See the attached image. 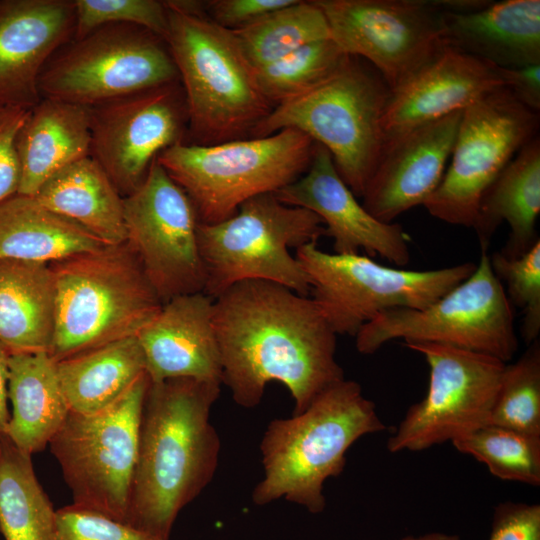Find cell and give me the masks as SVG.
<instances>
[{
    "instance_id": "obj_39",
    "label": "cell",
    "mask_w": 540,
    "mask_h": 540,
    "mask_svg": "<svg viewBox=\"0 0 540 540\" xmlns=\"http://www.w3.org/2000/svg\"><path fill=\"white\" fill-rule=\"evenodd\" d=\"M29 110L0 107V203L18 193L20 164L16 137Z\"/></svg>"
},
{
    "instance_id": "obj_44",
    "label": "cell",
    "mask_w": 540,
    "mask_h": 540,
    "mask_svg": "<svg viewBox=\"0 0 540 540\" xmlns=\"http://www.w3.org/2000/svg\"><path fill=\"white\" fill-rule=\"evenodd\" d=\"M399 540H462L458 535L442 532H430L418 536H405Z\"/></svg>"
},
{
    "instance_id": "obj_42",
    "label": "cell",
    "mask_w": 540,
    "mask_h": 540,
    "mask_svg": "<svg viewBox=\"0 0 540 540\" xmlns=\"http://www.w3.org/2000/svg\"><path fill=\"white\" fill-rule=\"evenodd\" d=\"M504 87L525 107L540 112V64L500 68Z\"/></svg>"
},
{
    "instance_id": "obj_11",
    "label": "cell",
    "mask_w": 540,
    "mask_h": 540,
    "mask_svg": "<svg viewBox=\"0 0 540 540\" xmlns=\"http://www.w3.org/2000/svg\"><path fill=\"white\" fill-rule=\"evenodd\" d=\"M149 383L144 373L108 407L91 414L70 412L51 439L74 506L126 523Z\"/></svg>"
},
{
    "instance_id": "obj_28",
    "label": "cell",
    "mask_w": 540,
    "mask_h": 540,
    "mask_svg": "<svg viewBox=\"0 0 540 540\" xmlns=\"http://www.w3.org/2000/svg\"><path fill=\"white\" fill-rule=\"evenodd\" d=\"M34 197L107 246L126 242L123 197L91 156L60 170Z\"/></svg>"
},
{
    "instance_id": "obj_26",
    "label": "cell",
    "mask_w": 540,
    "mask_h": 540,
    "mask_svg": "<svg viewBox=\"0 0 540 540\" xmlns=\"http://www.w3.org/2000/svg\"><path fill=\"white\" fill-rule=\"evenodd\" d=\"M56 292L50 264L0 259V344L9 352H50Z\"/></svg>"
},
{
    "instance_id": "obj_23",
    "label": "cell",
    "mask_w": 540,
    "mask_h": 540,
    "mask_svg": "<svg viewBox=\"0 0 540 540\" xmlns=\"http://www.w3.org/2000/svg\"><path fill=\"white\" fill-rule=\"evenodd\" d=\"M446 44L500 68L540 64V0L444 11Z\"/></svg>"
},
{
    "instance_id": "obj_35",
    "label": "cell",
    "mask_w": 540,
    "mask_h": 540,
    "mask_svg": "<svg viewBox=\"0 0 540 540\" xmlns=\"http://www.w3.org/2000/svg\"><path fill=\"white\" fill-rule=\"evenodd\" d=\"M540 437V340L505 365L488 423Z\"/></svg>"
},
{
    "instance_id": "obj_24",
    "label": "cell",
    "mask_w": 540,
    "mask_h": 540,
    "mask_svg": "<svg viewBox=\"0 0 540 540\" xmlns=\"http://www.w3.org/2000/svg\"><path fill=\"white\" fill-rule=\"evenodd\" d=\"M16 151L21 172L18 194L34 196L60 170L90 156L89 108L42 98L18 131Z\"/></svg>"
},
{
    "instance_id": "obj_10",
    "label": "cell",
    "mask_w": 540,
    "mask_h": 540,
    "mask_svg": "<svg viewBox=\"0 0 540 540\" xmlns=\"http://www.w3.org/2000/svg\"><path fill=\"white\" fill-rule=\"evenodd\" d=\"M361 354L390 341L430 342L493 356L505 363L518 350L514 309L481 249L474 272L424 309L395 308L365 324L355 336Z\"/></svg>"
},
{
    "instance_id": "obj_21",
    "label": "cell",
    "mask_w": 540,
    "mask_h": 540,
    "mask_svg": "<svg viewBox=\"0 0 540 540\" xmlns=\"http://www.w3.org/2000/svg\"><path fill=\"white\" fill-rule=\"evenodd\" d=\"M501 87L499 67L446 45L391 90L382 118L384 146L418 126L464 110Z\"/></svg>"
},
{
    "instance_id": "obj_22",
    "label": "cell",
    "mask_w": 540,
    "mask_h": 540,
    "mask_svg": "<svg viewBox=\"0 0 540 540\" xmlns=\"http://www.w3.org/2000/svg\"><path fill=\"white\" fill-rule=\"evenodd\" d=\"M213 305L204 292L176 296L139 331L150 382L189 378L222 384Z\"/></svg>"
},
{
    "instance_id": "obj_37",
    "label": "cell",
    "mask_w": 540,
    "mask_h": 540,
    "mask_svg": "<svg viewBox=\"0 0 540 540\" xmlns=\"http://www.w3.org/2000/svg\"><path fill=\"white\" fill-rule=\"evenodd\" d=\"M75 32L80 38L108 24H131L143 27L166 39L169 27L168 12L158 0H74Z\"/></svg>"
},
{
    "instance_id": "obj_40",
    "label": "cell",
    "mask_w": 540,
    "mask_h": 540,
    "mask_svg": "<svg viewBox=\"0 0 540 540\" xmlns=\"http://www.w3.org/2000/svg\"><path fill=\"white\" fill-rule=\"evenodd\" d=\"M489 540H540V505L499 503L494 509Z\"/></svg>"
},
{
    "instance_id": "obj_34",
    "label": "cell",
    "mask_w": 540,
    "mask_h": 540,
    "mask_svg": "<svg viewBox=\"0 0 540 540\" xmlns=\"http://www.w3.org/2000/svg\"><path fill=\"white\" fill-rule=\"evenodd\" d=\"M348 57L332 39L321 40L257 68L256 76L264 96L275 107L328 80Z\"/></svg>"
},
{
    "instance_id": "obj_9",
    "label": "cell",
    "mask_w": 540,
    "mask_h": 540,
    "mask_svg": "<svg viewBox=\"0 0 540 540\" xmlns=\"http://www.w3.org/2000/svg\"><path fill=\"white\" fill-rule=\"evenodd\" d=\"M295 257L308 278L310 298L333 331L353 337L384 311L426 308L476 269L471 262L424 271L393 268L367 255L328 253L317 243L299 247Z\"/></svg>"
},
{
    "instance_id": "obj_7",
    "label": "cell",
    "mask_w": 540,
    "mask_h": 540,
    "mask_svg": "<svg viewBox=\"0 0 540 540\" xmlns=\"http://www.w3.org/2000/svg\"><path fill=\"white\" fill-rule=\"evenodd\" d=\"M315 147L306 134L286 128L212 145L179 143L157 160L188 195L199 223L214 224L247 200L297 180L309 168Z\"/></svg>"
},
{
    "instance_id": "obj_14",
    "label": "cell",
    "mask_w": 540,
    "mask_h": 540,
    "mask_svg": "<svg viewBox=\"0 0 540 540\" xmlns=\"http://www.w3.org/2000/svg\"><path fill=\"white\" fill-rule=\"evenodd\" d=\"M429 366L425 397L413 404L387 449L422 451L487 425L506 363L490 355L430 342H405Z\"/></svg>"
},
{
    "instance_id": "obj_16",
    "label": "cell",
    "mask_w": 540,
    "mask_h": 540,
    "mask_svg": "<svg viewBox=\"0 0 540 540\" xmlns=\"http://www.w3.org/2000/svg\"><path fill=\"white\" fill-rule=\"evenodd\" d=\"M123 211L126 243L161 301L204 292L195 208L157 159L144 182L123 197Z\"/></svg>"
},
{
    "instance_id": "obj_32",
    "label": "cell",
    "mask_w": 540,
    "mask_h": 540,
    "mask_svg": "<svg viewBox=\"0 0 540 540\" xmlns=\"http://www.w3.org/2000/svg\"><path fill=\"white\" fill-rule=\"evenodd\" d=\"M231 31L255 69L306 44L331 39L326 17L314 0H296L247 27Z\"/></svg>"
},
{
    "instance_id": "obj_17",
    "label": "cell",
    "mask_w": 540,
    "mask_h": 540,
    "mask_svg": "<svg viewBox=\"0 0 540 540\" xmlns=\"http://www.w3.org/2000/svg\"><path fill=\"white\" fill-rule=\"evenodd\" d=\"M90 156L125 197L145 180L164 150L185 143L188 115L179 82L89 108Z\"/></svg>"
},
{
    "instance_id": "obj_36",
    "label": "cell",
    "mask_w": 540,
    "mask_h": 540,
    "mask_svg": "<svg viewBox=\"0 0 540 540\" xmlns=\"http://www.w3.org/2000/svg\"><path fill=\"white\" fill-rule=\"evenodd\" d=\"M489 256L492 271L504 287L510 304L522 311L521 335L529 345L539 339L540 334V240L515 258H508L499 251Z\"/></svg>"
},
{
    "instance_id": "obj_38",
    "label": "cell",
    "mask_w": 540,
    "mask_h": 540,
    "mask_svg": "<svg viewBox=\"0 0 540 540\" xmlns=\"http://www.w3.org/2000/svg\"><path fill=\"white\" fill-rule=\"evenodd\" d=\"M55 540H161L129 524L73 504L57 510Z\"/></svg>"
},
{
    "instance_id": "obj_12",
    "label": "cell",
    "mask_w": 540,
    "mask_h": 540,
    "mask_svg": "<svg viewBox=\"0 0 540 540\" xmlns=\"http://www.w3.org/2000/svg\"><path fill=\"white\" fill-rule=\"evenodd\" d=\"M179 82L166 42L131 24H108L72 38L39 77L42 98L85 107Z\"/></svg>"
},
{
    "instance_id": "obj_1",
    "label": "cell",
    "mask_w": 540,
    "mask_h": 540,
    "mask_svg": "<svg viewBox=\"0 0 540 540\" xmlns=\"http://www.w3.org/2000/svg\"><path fill=\"white\" fill-rule=\"evenodd\" d=\"M222 384L234 402L255 408L270 382L284 385L303 412L345 379L337 335L309 296L268 281L236 283L214 299Z\"/></svg>"
},
{
    "instance_id": "obj_20",
    "label": "cell",
    "mask_w": 540,
    "mask_h": 540,
    "mask_svg": "<svg viewBox=\"0 0 540 540\" xmlns=\"http://www.w3.org/2000/svg\"><path fill=\"white\" fill-rule=\"evenodd\" d=\"M462 111L418 126L384 146L362 196L372 216L392 223L424 204L443 178Z\"/></svg>"
},
{
    "instance_id": "obj_15",
    "label": "cell",
    "mask_w": 540,
    "mask_h": 540,
    "mask_svg": "<svg viewBox=\"0 0 540 540\" xmlns=\"http://www.w3.org/2000/svg\"><path fill=\"white\" fill-rule=\"evenodd\" d=\"M331 39L373 66L391 90L436 57L445 41L443 0H314Z\"/></svg>"
},
{
    "instance_id": "obj_29",
    "label": "cell",
    "mask_w": 540,
    "mask_h": 540,
    "mask_svg": "<svg viewBox=\"0 0 540 540\" xmlns=\"http://www.w3.org/2000/svg\"><path fill=\"white\" fill-rule=\"evenodd\" d=\"M105 246L34 196L17 193L0 203V259L51 264Z\"/></svg>"
},
{
    "instance_id": "obj_4",
    "label": "cell",
    "mask_w": 540,
    "mask_h": 540,
    "mask_svg": "<svg viewBox=\"0 0 540 540\" xmlns=\"http://www.w3.org/2000/svg\"><path fill=\"white\" fill-rule=\"evenodd\" d=\"M166 8L165 42L185 96L190 144L251 138L274 106L235 35L206 15Z\"/></svg>"
},
{
    "instance_id": "obj_33",
    "label": "cell",
    "mask_w": 540,
    "mask_h": 540,
    "mask_svg": "<svg viewBox=\"0 0 540 540\" xmlns=\"http://www.w3.org/2000/svg\"><path fill=\"white\" fill-rule=\"evenodd\" d=\"M451 443L501 480L540 486V437L487 424Z\"/></svg>"
},
{
    "instance_id": "obj_27",
    "label": "cell",
    "mask_w": 540,
    "mask_h": 540,
    "mask_svg": "<svg viewBox=\"0 0 540 540\" xmlns=\"http://www.w3.org/2000/svg\"><path fill=\"white\" fill-rule=\"evenodd\" d=\"M12 412L6 437L31 455L45 449L70 413L56 361L47 352L15 353L8 360Z\"/></svg>"
},
{
    "instance_id": "obj_19",
    "label": "cell",
    "mask_w": 540,
    "mask_h": 540,
    "mask_svg": "<svg viewBox=\"0 0 540 540\" xmlns=\"http://www.w3.org/2000/svg\"><path fill=\"white\" fill-rule=\"evenodd\" d=\"M74 32V0H0V107L42 99L40 74Z\"/></svg>"
},
{
    "instance_id": "obj_43",
    "label": "cell",
    "mask_w": 540,
    "mask_h": 540,
    "mask_svg": "<svg viewBox=\"0 0 540 540\" xmlns=\"http://www.w3.org/2000/svg\"><path fill=\"white\" fill-rule=\"evenodd\" d=\"M9 352L0 344V441L6 437L10 420L8 410Z\"/></svg>"
},
{
    "instance_id": "obj_6",
    "label": "cell",
    "mask_w": 540,
    "mask_h": 540,
    "mask_svg": "<svg viewBox=\"0 0 540 540\" xmlns=\"http://www.w3.org/2000/svg\"><path fill=\"white\" fill-rule=\"evenodd\" d=\"M390 95L373 66L349 55L328 80L275 106L252 137L286 128L306 134L328 150L341 179L362 198L383 152L382 118Z\"/></svg>"
},
{
    "instance_id": "obj_41",
    "label": "cell",
    "mask_w": 540,
    "mask_h": 540,
    "mask_svg": "<svg viewBox=\"0 0 540 540\" xmlns=\"http://www.w3.org/2000/svg\"><path fill=\"white\" fill-rule=\"evenodd\" d=\"M296 0H211L205 1L208 18L228 30L251 25L274 10L288 6Z\"/></svg>"
},
{
    "instance_id": "obj_18",
    "label": "cell",
    "mask_w": 540,
    "mask_h": 540,
    "mask_svg": "<svg viewBox=\"0 0 540 540\" xmlns=\"http://www.w3.org/2000/svg\"><path fill=\"white\" fill-rule=\"evenodd\" d=\"M283 203L305 208L323 222L334 253L379 256L398 267L411 259L409 236L398 223L372 216L338 174L328 150L316 143L307 171L276 191Z\"/></svg>"
},
{
    "instance_id": "obj_5",
    "label": "cell",
    "mask_w": 540,
    "mask_h": 540,
    "mask_svg": "<svg viewBox=\"0 0 540 540\" xmlns=\"http://www.w3.org/2000/svg\"><path fill=\"white\" fill-rule=\"evenodd\" d=\"M56 292L50 356L57 362L136 336L163 305L125 242L50 264Z\"/></svg>"
},
{
    "instance_id": "obj_2",
    "label": "cell",
    "mask_w": 540,
    "mask_h": 540,
    "mask_svg": "<svg viewBox=\"0 0 540 540\" xmlns=\"http://www.w3.org/2000/svg\"><path fill=\"white\" fill-rule=\"evenodd\" d=\"M221 384L189 378L149 383L126 523L170 540L180 512L213 480L221 441L210 421Z\"/></svg>"
},
{
    "instance_id": "obj_30",
    "label": "cell",
    "mask_w": 540,
    "mask_h": 540,
    "mask_svg": "<svg viewBox=\"0 0 540 540\" xmlns=\"http://www.w3.org/2000/svg\"><path fill=\"white\" fill-rule=\"evenodd\" d=\"M57 375L70 412H98L122 396L146 373L137 339H119L56 362Z\"/></svg>"
},
{
    "instance_id": "obj_31",
    "label": "cell",
    "mask_w": 540,
    "mask_h": 540,
    "mask_svg": "<svg viewBox=\"0 0 540 540\" xmlns=\"http://www.w3.org/2000/svg\"><path fill=\"white\" fill-rule=\"evenodd\" d=\"M57 510L35 474L31 455L0 441V533L4 540H55Z\"/></svg>"
},
{
    "instance_id": "obj_25",
    "label": "cell",
    "mask_w": 540,
    "mask_h": 540,
    "mask_svg": "<svg viewBox=\"0 0 540 540\" xmlns=\"http://www.w3.org/2000/svg\"><path fill=\"white\" fill-rule=\"evenodd\" d=\"M540 138L525 144L483 194L473 229L480 248L488 250L492 236L506 222L509 235L499 251L508 258L527 252L540 240Z\"/></svg>"
},
{
    "instance_id": "obj_8",
    "label": "cell",
    "mask_w": 540,
    "mask_h": 540,
    "mask_svg": "<svg viewBox=\"0 0 540 540\" xmlns=\"http://www.w3.org/2000/svg\"><path fill=\"white\" fill-rule=\"evenodd\" d=\"M323 236L325 226L315 213L287 205L274 193L255 196L224 221L199 223L204 293L215 299L236 283L262 280L309 296L306 273L290 250Z\"/></svg>"
},
{
    "instance_id": "obj_3",
    "label": "cell",
    "mask_w": 540,
    "mask_h": 540,
    "mask_svg": "<svg viewBox=\"0 0 540 540\" xmlns=\"http://www.w3.org/2000/svg\"><path fill=\"white\" fill-rule=\"evenodd\" d=\"M386 429L361 385L340 381L303 412L269 422L259 446L263 477L252 491L253 504L285 499L312 514L323 512L324 483L343 472L348 449Z\"/></svg>"
},
{
    "instance_id": "obj_13",
    "label": "cell",
    "mask_w": 540,
    "mask_h": 540,
    "mask_svg": "<svg viewBox=\"0 0 540 540\" xmlns=\"http://www.w3.org/2000/svg\"><path fill=\"white\" fill-rule=\"evenodd\" d=\"M539 113L521 104L505 87L462 111L451 161L423 206L448 224L473 227L480 200L518 151L538 136Z\"/></svg>"
}]
</instances>
